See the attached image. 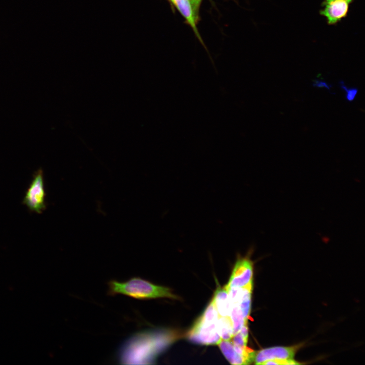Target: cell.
Here are the masks:
<instances>
[{
    "mask_svg": "<svg viewBox=\"0 0 365 365\" xmlns=\"http://www.w3.org/2000/svg\"><path fill=\"white\" fill-rule=\"evenodd\" d=\"M107 284V294L110 296L122 294L140 300L162 298L177 299L169 288L155 285L139 277H134L125 282L112 280Z\"/></svg>",
    "mask_w": 365,
    "mask_h": 365,
    "instance_id": "6da1fadb",
    "label": "cell"
},
{
    "mask_svg": "<svg viewBox=\"0 0 365 365\" xmlns=\"http://www.w3.org/2000/svg\"><path fill=\"white\" fill-rule=\"evenodd\" d=\"M218 315L213 300L188 334L192 342L202 345H217L222 340L217 327Z\"/></svg>",
    "mask_w": 365,
    "mask_h": 365,
    "instance_id": "7a4b0ae2",
    "label": "cell"
},
{
    "mask_svg": "<svg viewBox=\"0 0 365 365\" xmlns=\"http://www.w3.org/2000/svg\"><path fill=\"white\" fill-rule=\"evenodd\" d=\"M44 173L39 169L34 174L24 197L23 203L31 211L42 213L46 209Z\"/></svg>",
    "mask_w": 365,
    "mask_h": 365,
    "instance_id": "3957f363",
    "label": "cell"
},
{
    "mask_svg": "<svg viewBox=\"0 0 365 365\" xmlns=\"http://www.w3.org/2000/svg\"><path fill=\"white\" fill-rule=\"evenodd\" d=\"M252 275L253 263L249 256L239 257L229 282L225 286L227 289L244 287L252 282Z\"/></svg>",
    "mask_w": 365,
    "mask_h": 365,
    "instance_id": "277c9868",
    "label": "cell"
},
{
    "mask_svg": "<svg viewBox=\"0 0 365 365\" xmlns=\"http://www.w3.org/2000/svg\"><path fill=\"white\" fill-rule=\"evenodd\" d=\"M353 2V0H324L319 14L325 18L328 25H336L347 17Z\"/></svg>",
    "mask_w": 365,
    "mask_h": 365,
    "instance_id": "5b68a950",
    "label": "cell"
},
{
    "mask_svg": "<svg viewBox=\"0 0 365 365\" xmlns=\"http://www.w3.org/2000/svg\"><path fill=\"white\" fill-rule=\"evenodd\" d=\"M296 347L275 346L263 349L255 352L253 361L256 364L272 359H293Z\"/></svg>",
    "mask_w": 365,
    "mask_h": 365,
    "instance_id": "8992f818",
    "label": "cell"
},
{
    "mask_svg": "<svg viewBox=\"0 0 365 365\" xmlns=\"http://www.w3.org/2000/svg\"><path fill=\"white\" fill-rule=\"evenodd\" d=\"M212 300L218 316L230 317L231 304L228 290L225 286L217 288Z\"/></svg>",
    "mask_w": 365,
    "mask_h": 365,
    "instance_id": "52a82bcc",
    "label": "cell"
},
{
    "mask_svg": "<svg viewBox=\"0 0 365 365\" xmlns=\"http://www.w3.org/2000/svg\"><path fill=\"white\" fill-rule=\"evenodd\" d=\"M217 345L225 357L231 364H247L249 363L244 356L235 351L231 340H222Z\"/></svg>",
    "mask_w": 365,
    "mask_h": 365,
    "instance_id": "ba28073f",
    "label": "cell"
},
{
    "mask_svg": "<svg viewBox=\"0 0 365 365\" xmlns=\"http://www.w3.org/2000/svg\"><path fill=\"white\" fill-rule=\"evenodd\" d=\"M198 36L196 27L198 19L195 15L190 0H170Z\"/></svg>",
    "mask_w": 365,
    "mask_h": 365,
    "instance_id": "9c48e42d",
    "label": "cell"
},
{
    "mask_svg": "<svg viewBox=\"0 0 365 365\" xmlns=\"http://www.w3.org/2000/svg\"><path fill=\"white\" fill-rule=\"evenodd\" d=\"M252 287V282L243 287V291L241 298L237 304L242 312L245 321L249 315L251 309V297Z\"/></svg>",
    "mask_w": 365,
    "mask_h": 365,
    "instance_id": "30bf717a",
    "label": "cell"
},
{
    "mask_svg": "<svg viewBox=\"0 0 365 365\" xmlns=\"http://www.w3.org/2000/svg\"><path fill=\"white\" fill-rule=\"evenodd\" d=\"M218 333L222 340H231L233 337V325L230 317L218 316L217 319Z\"/></svg>",
    "mask_w": 365,
    "mask_h": 365,
    "instance_id": "8fae6325",
    "label": "cell"
},
{
    "mask_svg": "<svg viewBox=\"0 0 365 365\" xmlns=\"http://www.w3.org/2000/svg\"><path fill=\"white\" fill-rule=\"evenodd\" d=\"M230 318L233 325L234 335L239 332L244 324L247 323L243 318L239 306L236 304L231 305Z\"/></svg>",
    "mask_w": 365,
    "mask_h": 365,
    "instance_id": "7c38bea8",
    "label": "cell"
},
{
    "mask_svg": "<svg viewBox=\"0 0 365 365\" xmlns=\"http://www.w3.org/2000/svg\"><path fill=\"white\" fill-rule=\"evenodd\" d=\"M339 86L340 88L343 90L345 93L346 99L350 102H351L354 100L358 92V89L356 88H348L345 85L343 81H340L339 82Z\"/></svg>",
    "mask_w": 365,
    "mask_h": 365,
    "instance_id": "4fadbf2b",
    "label": "cell"
},
{
    "mask_svg": "<svg viewBox=\"0 0 365 365\" xmlns=\"http://www.w3.org/2000/svg\"><path fill=\"white\" fill-rule=\"evenodd\" d=\"M312 86L317 88H325L328 90H330L332 87L331 85H329L325 82L318 80H313Z\"/></svg>",
    "mask_w": 365,
    "mask_h": 365,
    "instance_id": "5bb4252c",
    "label": "cell"
},
{
    "mask_svg": "<svg viewBox=\"0 0 365 365\" xmlns=\"http://www.w3.org/2000/svg\"><path fill=\"white\" fill-rule=\"evenodd\" d=\"M195 14V16L198 19V11L200 5L202 0H190Z\"/></svg>",
    "mask_w": 365,
    "mask_h": 365,
    "instance_id": "9a60e30c",
    "label": "cell"
}]
</instances>
